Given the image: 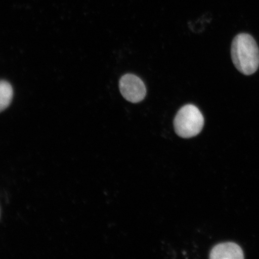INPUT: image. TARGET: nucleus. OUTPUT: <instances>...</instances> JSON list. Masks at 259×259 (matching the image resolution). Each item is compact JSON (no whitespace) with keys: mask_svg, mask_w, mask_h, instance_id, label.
Masks as SVG:
<instances>
[{"mask_svg":"<svg viewBox=\"0 0 259 259\" xmlns=\"http://www.w3.org/2000/svg\"><path fill=\"white\" fill-rule=\"evenodd\" d=\"M233 63L239 72L251 75L259 66V50L256 41L251 35L241 33L233 40L231 47Z\"/></svg>","mask_w":259,"mask_h":259,"instance_id":"1","label":"nucleus"},{"mask_svg":"<svg viewBox=\"0 0 259 259\" xmlns=\"http://www.w3.org/2000/svg\"><path fill=\"white\" fill-rule=\"evenodd\" d=\"M13 92L11 84L5 80H0V112L8 108L12 100Z\"/></svg>","mask_w":259,"mask_h":259,"instance_id":"5","label":"nucleus"},{"mask_svg":"<svg viewBox=\"0 0 259 259\" xmlns=\"http://www.w3.org/2000/svg\"><path fill=\"white\" fill-rule=\"evenodd\" d=\"M212 259H242L244 252L238 244L234 242L222 243L215 246L210 251Z\"/></svg>","mask_w":259,"mask_h":259,"instance_id":"4","label":"nucleus"},{"mask_svg":"<svg viewBox=\"0 0 259 259\" xmlns=\"http://www.w3.org/2000/svg\"><path fill=\"white\" fill-rule=\"evenodd\" d=\"M121 95L127 101L137 103L145 99L147 89L143 81L133 74H126L121 77L119 82Z\"/></svg>","mask_w":259,"mask_h":259,"instance_id":"3","label":"nucleus"},{"mask_svg":"<svg viewBox=\"0 0 259 259\" xmlns=\"http://www.w3.org/2000/svg\"><path fill=\"white\" fill-rule=\"evenodd\" d=\"M176 134L183 138H191L199 134L204 125V118L199 109L193 105L181 108L174 119Z\"/></svg>","mask_w":259,"mask_h":259,"instance_id":"2","label":"nucleus"}]
</instances>
